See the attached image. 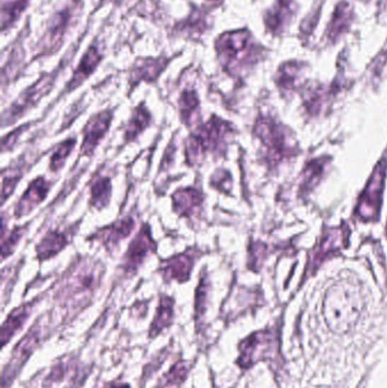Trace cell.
<instances>
[{"label":"cell","instance_id":"obj_15","mask_svg":"<svg viewBox=\"0 0 387 388\" xmlns=\"http://www.w3.org/2000/svg\"><path fill=\"white\" fill-rule=\"evenodd\" d=\"M174 317V300L168 296H163L157 308L155 319L150 327L149 336L156 337L165 329L172 325Z\"/></svg>","mask_w":387,"mask_h":388},{"label":"cell","instance_id":"obj_24","mask_svg":"<svg viewBox=\"0 0 387 388\" xmlns=\"http://www.w3.org/2000/svg\"><path fill=\"white\" fill-rule=\"evenodd\" d=\"M67 22H69V14L67 12H62L54 16L52 25L49 26L47 40L50 43L52 49H54V45L59 46V43L62 42V37L67 29Z\"/></svg>","mask_w":387,"mask_h":388},{"label":"cell","instance_id":"obj_25","mask_svg":"<svg viewBox=\"0 0 387 388\" xmlns=\"http://www.w3.org/2000/svg\"><path fill=\"white\" fill-rule=\"evenodd\" d=\"M76 140L75 139H69L67 141L59 144L56 150H54V155H52L50 159V170L52 172H58L64 166V163L67 160L69 153L74 148Z\"/></svg>","mask_w":387,"mask_h":388},{"label":"cell","instance_id":"obj_7","mask_svg":"<svg viewBox=\"0 0 387 388\" xmlns=\"http://www.w3.org/2000/svg\"><path fill=\"white\" fill-rule=\"evenodd\" d=\"M49 190H50V184L43 177L32 181L15 208V217L21 218L31 213L37 204H40L46 199Z\"/></svg>","mask_w":387,"mask_h":388},{"label":"cell","instance_id":"obj_27","mask_svg":"<svg viewBox=\"0 0 387 388\" xmlns=\"http://www.w3.org/2000/svg\"><path fill=\"white\" fill-rule=\"evenodd\" d=\"M24 232H25L24 228H15L8 234V237H3V243H1V257H3V259H6L8 254H12L15 247L20 242L21 237L23 236Z\"/></svg>","mask_w":387,"mask_h":388},{"label":"cell","instance_id":"obj_20","mask_svg":"<svg viewBox=\"0 0 387 388\" xmlns=\"http://www.w3.org/2000/svg\"><path fill=\"white\" fill-rule=\"evenodd\" d=\"M29 0H1V26L6 30L18 20L28 6Z\"/></svg>","mask_w":387,"mask_h":388},{"label":"cell","instance_id":"obj_1","mask_svg":"<svg viewBox=\"0 0 387 388\" xmlns=\"http://www.w3.org/2000/svg\"><path fill=\"white\" fill-rule=\"evenodd\" d=\"M352 286L340 284L330 288L324 303L327 325L335 333H347L358 322L362 312V298Z\"/></svg>","mask_w":387,"mask_h":388},{"label":"cell","instance_id":"obj_8","mask_svg":"<svg viewBox=\"0 0 387 388\" xmlns=\"http://www.w3.org/2000/svg\"><path fill=\"white\" fill-rule=\"evenodd\" d=\"M384 166H381L376 170L375 174L371 177L367 191L364 193L359 213L366 218H371L379 213V202H381V189H383V179H384Z\"/></svg>","mask_w":387,"mask_h":388},{"label":"cell","instance_id":"obj_22","mask_svg":"<svg viewBox=\"0 0 387 388\" xmlns=\"http://www.w3.org/2000/svg\"><path fill=\"white\" fill-rule=\"evenodd\" d=\"M189 369L187 363L178 361L166 375H163V380L157 388H181L184 380H187Z\"/></svg>","mask_w":387,"mask_h":388},{"label":"cell","instance_id":"obj_29","mask_svg":"<svg viewBox=\"0 0 387 388\" xmlns=\"http://www.w3.org/2000/svg\"><path fill=\"white\" fill-rule=\"evenodd\" d=\"M18 129H16V132H13L12 134H11V136L9 138H13L14 136H20L21 133H22V131H20V132H18ZM8 143V146H7L6 148H4V150H7V148L9 147V146H13L14 144V140H11V141H3V147L4 146H6V144Z\"/></svg>","mask_w":387,"mask_h":388},{"label":"cell","instance_id":"obj_28","mask_svg":"<svg viewBox=\"0 0 387 388\" xmlns=\"http://www.w3.org/2000/svg\"><path fill=\"white\" fill-rule=\"evenodd\" d=\"M103 388H129V385L124 384V382H112Z\"/></svg>","mask_w":387,"mask_h":388},{"label":"cell","instance_id":"obj_21","mask_svg":"<svg viewBox=\"0 0 387 388\" xmlns=\"http://www.w3.org/2000/svg\"><path fill=\"white\" fill-rule=\"evenodd\" d=\"M112 193V184L108 177H99L91 187V204L92 207L97 209H103L106 207L110 200Z\"/></svg>","mask_w":387,"mask_h":388},{"label":"cell","instance_id":"obj_5","mask_svg":"<svg viewBox=\"0 0 387 388\" xmlns=\"http://www.w3.org/2000/svg\"><path fill=\"white\" fill-rule=\"evenodd\" d=\"M274 346V336L267 331L253 334L241 344V357L238 363L243 368H249L257 360L262 359L267 353L272 352Z\"/></svg>","mask_w":387,"mask_h":388},{"label":"cell","instance_id":"obj_10","mask_svg":"<svg viewBox=\"0 0 387 388\" xmlns=\"http://www.w3.org/2000/svg\"><path fill=\"white\" fill-rule=\"evenodd\" d=\"M52 83H54V75H46L45 78H41L37 83L22 93L18 101H15L11 110L12 112L11 114L14 116L23 114L26 110H29L30 107L33 106L37 100H40L43 95L52 89Z\"/></svg>","mask_w":387,"mask_h":388},{"label":"cell","instance_id":"obj_14","mask_svg":"<svg viewBox=\"0 0 387 388\" xmlns=\"http://www.w3.org/2000/svg\"><path fill=\"white\" fill-rule=\"evenodd\" d=\"M167 64H168V61L163 57L158 58V59L148 58V59L139 61L135 64L132 74H131V83L138 84L140 81H148V82L155 81L165 69Z\"/></svg>","mask_w":387,"mask_h":388},{"label":"cell","instance_id":"obj_18","mask_svg":"<svg viewBox=\"0 0 387 388\" xmlns=\"http://www.w3.org/2000/svg\"><path fill=\"white\" fill-rule=\"evenodd\" d=\"M134 228V222L132 218H125L116 224L110 225L108 228H103L99 234L101 235V241L108 247L117 245L124 237L129 235Z\"/></svg>","mask_w":387,"mask_h":388},{"label":"cell","instance_id":"obj_9","mask_svg":"<svg viewBox=\"0 0 387 388\" xmlns=\"http://www.w3.org/2000/svg\"><path fill=\"white\" fill-rule=\"evenodd\" d=\"M37 342H39V331H37V327H33L29 334H26L25 336L21 339V342L15 346L11 363H8V368L4 371V376L8 375V378L9 377L13 378L18 369L33 353Z\"/></svg>","mask_w":387,"mask_h":388},{"label":"cell","instance_id":"obj_6","mask_svg":"<svg viewBox=\"0 0 387 388\" xmlns=\"http://www.w3.org/2000/svg\"><path fill=\"white\" fill-rule=\"evenodd\" d=\"M112 119V112L109 110H105L90 119L84 127V141L81 146L82 155H90L95 151L98 143L108 131Z\"/></svg>","mask_w":387,"mask_h":388},{"label":"cell","instance_id":"obj_26","mask_svg":"<svg viewBox=\"0 0 387 388\" xmlns=\"http://www.w3.org/2000/svg\"><path fill=\"white\" fill-rule=\"evenodd\" d=\"M22 179V170L20 168H8L3 172V204L12 194L18 181Z\"/></svg>","mask_w":387,"mask_h":388},{"label":"cell","instance_id":"obj_4","mask_svg":"<svg viewBox=\"0 0 387 388\" xmlns=\"http://www.w3.org/2000/svg\"><path fill=\"white\" fill-rule=\"evenodd\" d=\"M155 250L156 243L150 235L149 226L144 225L138 235L129 243V250L124 257V269L134 273L144 262V258Z\"/></svg>","mask_w":387,"mask_h":388},{"label":"cell","instance_id":"obj_23","mask_svg":"<svg viewBox=\"0 0 387 388\" xmlns=\"http://www.w3.org/2000/svg\"><path fill=\"white\" fill-rule=\"evenodd\" d=\"M199 99L195 90H185L180 98V112H181L182 121L185 125H191V117L198 110Z\"/></svg>","mask_w":387,"mask_h":388},{"label":"cell","instance_id":"obj_17","mask_svg":"<svg viewBox=\"0 0 387 388\" xmlns=\"http://www.w3.org/2000/svg\"><path fill=\"white\" fill-rule=\"evenodd\" d=\"M67 243L69 241L67 236L61 232H49L37 247V258L40 260L52 258L61 252L64 247H67Z\"/></svg>","mask_w":387,"mask_h":388},{"label":"cell","instance_id":"obj_3","mask_svg":"<svg viewBox=\"0 0 387 388\" xmlns=\"http://www.w3.org/2000/svg\"><path fill=\"white\" fill-rule=\"evenodd\" d=\"M216 49L221 64L230 74L247 61L250 49V35L246 31L229 32L221 35L216 42Z\"/></svg>","mask_w":387,"mask_h":388},{"label":"cell","instance_id":"obj_16","mask_svg":"<svg viewBox=\"0 0 387 388\" xmlns=\"http://www.w3.org/2000/svg\"><path fill=\"white\" fill-rule=\"evenodd\" d=\"M30 311H31V305H25L15 309L12 314H9L1 328V344L3 346H5L6 343L15 336V334L23 327L24 322L29 317Z\"/></svg>","mask_w":387,"mask_h":388},{"label":"cell","instance_id":"obj_2","mask_svg":"<svg viewBox=\"0 0 387 388\" xmlns=\"http://www.w3.org/2000/svg\"><path fill=\"white\" fill-rule=\"evenodd\" d=\"M232 132L230 124L223 121L221 118L212 116L210 121L199 127L197 132L187 139L185 144V153L189 165H195L199 163V159H202L206 151L218 153L219 150H223L226 136Z\"/></svg>","mask_w":387,"mask_h":388},{"label":"cell","instance_id":"obj_11","mask_svg":"<svg viewBox=\"0 0 387 388\" xmlns=\"http://www.w3.org/2000/svg\"><path fill=\"white\" fill-rule=\"evenodd\" d=\"M195 265V257L189 253H182L172 257L163 264V277L174 279L180 283L187 282Z\"/></svg>","mask_w":387,"mask_h":388},{"label":"cell","instance_id":"obj_19","mask_svg":"<svg viewBox=\"0 0 387 388\" xmlns=\"http://www.w3.org/2000/svg\"><path fill=\"white\" fill-rule=\"evenodd\" d=\"M150 121H151V116H150L149 112L144 105H140L134 110L132 117L129 119V125L125 131V140L133 141L140 133L144 132V129L149 127Z\"/></svg>","mask_w":387,"mask_h":388},{"label":"cell","instance_id":"obj_30","mask_svg":"<svg viewBox=\"0 0 387 388\" xmlns=\"http://www.w3.org/2000/svg\"><path fill=\"white\" fill-rule=\"evenodd\" d=\"M209 1H218V0H209Z\"/></svg>","mask_w":387,"mask_h":388},{"label":"cell","instance_id":"obj_12","mask_svg":"<svg viewBox=\"0 0 387 388\" xmlns=\"http://www.w3.org/2000/svg\"><path fill=\"white\" fill-rule=\"evenodd\" d=\"M173 201H174V210L178 215L191 217L193 213L198 211L202 204L204 194L201 191L193 187L180 189L173 194Z\"/></svg>","mask_w":387,"mask_h":388},{"label":"cell","instance_id":"obj_13","mask_svg":"<svg viewBox=\"0 0 387 388\" xmlns=\"http://www.w3.org/2000/svg\"><path fill=\"white\" fill-rule=\"evenodd\" d=\"M101 58H103V56H101V52H99L97 47H90L88 52L84 54L78 69L75 71L72 80L69 81V84H67V91H72V90L76 89L78 86L83 83L84 81L89 78L93 71L97 69L98 65L100 63Z\"/></svg>","mask_w":387,"mask_h":388}]
</instances>
